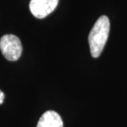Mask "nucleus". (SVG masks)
I'll use <instances>...</instances> for the list:
<instances>
[{"label": "nucleus", "mask_w": 127, "mask_h": 127, "mask_svg": "<svg viewBox=\"0 0 127 127\" xmlns=\"http://www.w3.org/2000/svg\"><path fill=\"white\" fill-rule=\"evenodd\" d=\"M62 118L54 111H47L41 116L36 127H63Z\"/></svg>", "instance_id": "nucleus-4"}, {"label": "nucleus", "mask_w": 127, "mask_h": 127, "mask_svg": "<svg viewBox=\"0 0 127 127\" xmlns=\"http://www.w3.org/2000/svg\"><path fill=\"white\" fill-rule=\"evenodd\" d=\"M4 97H5V95H4V93L2 92L1 90H0V105L3 102V101H4Z\"/></svg>", "instance_id": "nucleus-5"}, {"label": "nucleus", "mask_w": 127, "mask_h": 127, "mask_svg": "<svg viewBox=\"0 0 127 127\" xmlns=\"http://www.w3.org/2000/svg\"><path fill=\"white\" fill-rule=\"evenodd\" d=\"M0 50L7 60L17 61L21 57L22 52L21 40L15 35H4L0 39Z\"/></svg>", "instance_id": "nucleus-2"}, {"label": "nucleus", "mask_w": 127, "mask_h": 127, "mask_svg": "<svg viewBox=\"0 0 127 127\" xmlns=\"http://www.w3.org/2000/svg\"><path fill=\"white\" fill-rule=\"evenodd\" d=\"M110 31V21L106 16H101L97 19L88 35V43L91 55L93 58L100 56L108 39Z\"/></svg>", "instance_id": "nucleus-1"}, {"label": "nucleus", "mask_w": 127, "mask_h": 127, "mask_svg": "<svg viewBox=\"0 0 127 127\" xmlns=\"http://www.w3.org/2000/svg\"><path fill=\"white\" fill-rule=\"evenodd\" d=\"M58 3L59 0H31L29 8L35 17L42 19L51 13Z\"/></svg>", "instance_id": "nucleus-3"}]
</instances>
